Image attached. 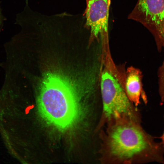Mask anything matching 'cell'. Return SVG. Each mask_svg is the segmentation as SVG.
<instances>
[{"label": "cell", "instance_id": "1", "mask_svg": "<svg viewBox=\"0 0 164 164\" xmlns=\"http://www.w3.org/2000/svg\"><path fill=\"white\" fill-rule=\"evenodd\" d=\"M108 122L100 149L102 162L164 163V147L143 129L140 122L123 117Z\"/></svg>", "mask_w": 164, "mask_h": 164}, {"label": "cell", "instance_id": "2", "mask_svg": "<svg viewBox=\"0 0 164 164\" xmlns=\"http://www.w3.org/2000/svg\"><path fill=\"white\" fill-rule=\"evenodd\" d=\"M67 81L61 76L49 72L41 82L38 98L39 111L43 118L59 129L71 127L88 112L87 103H81Z\"/></svg>", "mask_w": 164, "mask_h": 164}, {"label": "cell", "instance_id": "3", "mask_svg": "<svg viewBox=\"0 0 164 164\" xmlns=\"http://www.w3.org/2000/svg\"><path fill=\"white\" fill-rule=\"evenodd\" d=\"M102 117L108 122L127 117L140 122L138 111L128 98L125 89L111 71L104 67L100 79Z\"/></svg>", "mask_w": 164, "mask_h": 164}, {"label": "cell", "instance_id": "4", "mask_svg": "<svg viewBox=\"0 0 164 164\" xmlns=\"http://www.w3.org/2000/svg\"><path fill=\"white\" fill-rule=\"evenodd\" d=\"M128 18L146 28L159 47L164 45V0H138Z\"/></svg>", "mask_w": 164, "mask_h": 164}, {"label": "cell", "instance_id": "5", "mask_svg": "<svg viewBox=\"0 0 164 164\" xmlns=\"http://www.w3.org/2000/svg\"><path fill=\"white\" fill-rule=\"evenodd\" d=\"M86 0V26L90 30L91 38L107 44L111 0Z\"/></svg>", "mask_w": 164, "mask_h": 164}, {"label": "cell", "instance_id": "6", "mask_svg": "<svg viewBox=\"0 0 164 164\" xmlns=\"http://www.w3.org/2000/svg\"><path fill=\"white\" fill-rule=\"evenodd\" d=\"M125 89L129 99L135 106L140 104L141 96L143 100L142 74L139 70L132 67L127 69Z\"/></svg>", "mask_w": 164, "mask_h": 164}, {"label": "cell", "instance_id": "7", "mask_svg": "<svg viewBox=\"0 0 164 164\" xmlns=\"http://www.w3.org/2000/svg\"><path fill=\"white\" fill-rule=\"evenodd\" d=\"M158 77L159 92L161 101L163 103L164 102V60L159 70Z\"/></svg>", "mask_w": 164, "mask_h": 164}, {"label": "cell", "instance_id": "8", "mask_svg": "<svg viewBox=\"0 0 164 164\" xmlns=\"http://www.w3.org/2000/svg\"><path fill=\"white\" fill-rule=\"evenodd\" d=\"M0 3L1 2H0ZM6 20V18L4 17L2 14V9L0 6V32L2 29L3 26V22Z\"/></svg>", "mask_w": 164, "mask_h": 164}, {"label": "cell", "instance_id": "9", "mask_svg": "<svg viewBox=\"0 0 164 164\" xmlns=\"http://www.w3.org/2000/svg\"><path fill=\"white\" fill-rule=\"evenodd\" d=\"M159 138L161 139V143L164 147V131L162 135Z\"/></svg>", "mask_w": 164, "mask_h": 164}]
</instances>
